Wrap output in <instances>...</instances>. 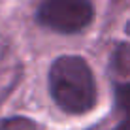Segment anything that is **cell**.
<instances>
[{
    "label": "cell",
    "instance_id": "obj_1",
    "mask_svg": "<svg viewBox=\"0 0 130 130\" xmlns=\"http://www.w3.org/2000/svg\"><path fill=\"white\" fill-rule=\"evenodd\" d=\"M49 92L55 104L70 115L94 109L98 89L89 62L79 55H62L49 68Z\"/></svg>",
    "mask_w": 130,
    "mask_h": 130
},
{
    "label": "cell",
    "instance_id": "obj_3",
    "mask_svg": "<svg viewBox=\"0 0 130 130\" xmlns=\"http://www.w3.org/2000/svg\"><path fill=\"white\" fill-rule=\"evenodd\" d=\"M115 102L119 109L124 111L130 119V83H119L115 87Z\"/></svg>",
    "mask_w": 130,
    "mask_h": 130
},
{
    "label": "cell",
    "instance_id": "obj_5",
    "mask_svg": "<svg viewBox=\"0 0 130 130\" xmlns=\"http://www.w3.org/2000/svg\"><path fill=\"white\" fill-rule=\"evenodd\" d=\"M115 130H130V119H124L123 123H121L119 126L115 128Z\"/></svg>",
    "mask_w": 130,
    "mask_h": 130
},
{
    "label": "cell",
    "instance_id": "obj_2",
    "mask_svg": "<svg viewBox=\"0 0 130 130\" xmlns=\"http://www.w3.org/2000/svg\"><path fill=\"white\" fill-rule=\"evenodd\" d=\"M36 19L55 32L75 34L92 23L94 6L91 0H42Z\"/></svg>",
    "mask_w": 130,
    "mask_h": 130
},
{
    "label": "cell",
    "instance_id": "obj_4",
    "mask_svg": "<svg viewBox=\"0 0 130 130\" xmlns=\"http://www.w3.org/2000/svg\"><path fill=\"white\" fill-rule=\"evenodd\" d=\"M115 68L121 74H130V43H123L115 51Z\"/></svg>",
    "mask_w": 130,
    "mask_h": 130
}]
</instances>
